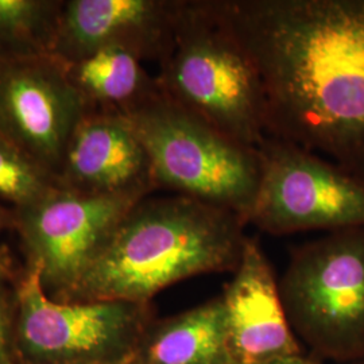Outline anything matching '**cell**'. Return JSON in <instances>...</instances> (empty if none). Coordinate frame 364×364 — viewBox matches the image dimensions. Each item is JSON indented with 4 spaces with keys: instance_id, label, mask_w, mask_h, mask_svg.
Returning a JSON list of instances; mask_svg holds the SVG:
<instances>
[{
    "instance_id": "obj_10",
    "label": "cell",
    "mask_w": 364,
    "mask_h": 364,
    "mask_svg": "<svg viewBox=\"0 0 364 364\" xmlns=\"http://www.w3.org/2000/svg\"><path fill=\"white\" fill-rule=\"evenodd\" d=\"M181 0H65L53 57L75 61L115 48L158 65L174 43Z\"/></svg>"
},
{
    "instance_id": "obj_18",
    "label": "cell",
    "mask_w": 364,
    "mask_h": 364,
    "mask_svg": "<svg viewBox=\"0 0 364 364\" xmlns=\"http://www.w3.org/2000/svg\"><path fill=\"white\" fill-rule=\"evenodd\" d=\"M263 364H321V359L316 358L312 353L311 355L299 353V355H290V356L273 359Z\"/></svg>"
},
{
    "instance_id": "obj_11",
    "label": "cell",
    "mask_w": 364,
    "mask_h": 364,
    "mask_svg": "<svg viewBox=\"0 0 364 364\" xmlns=\"http://www.w3.org/2000/svg\"><path fill=\"white\" fill-rule=\"evenodd\" d=\"M220 297L232 364H263L302 353L287 320L273 264L257 239L247 237Z\"/></svg>"
},
{
    "instance_id": "obj_14",
    "label": "cell",
    "mask_w": 364,
    "mask_h": 364,
    "mask_svg": "<svg viewBox=\"0 0 364 364\" xmlns=\"http://www.w3.org/2000/svg\"><path fill=\"white\" fill-rule=\"evenodd\" d=\"M58 63L87 111L122 114L159 91L156 78L146 72L142 61L122 49L108 48Z\"/></svg>"
},
{
    "instance_id": "obj_21",
    "label": "cell",
    "mask_w": 364,
    "mask_h": 364,
    "mask_svg": "<svg viewBox=\"0 0 364 364\" xmlns=\"http://www.w3.org/2000/svg\"><path fill=\"white\" fill-rule=\"evenodd\" d=\"M68 364H127L126 362H87V363H68Z\"/></svg>"
},
{
    "instance_id": "obj_16",
    "label": "cell",
    "mask_w": 364,
    "mask_h": 364,
    "mask_svg": "<svg viewBox=\"0 0 364 364\" xmlns=\"http://www.w3.org/2000/svg\"><path fill=\"white\" fill-rule=\"evenodd\" d=\"M57 180L0 135V201L14 210L26 208L49 195Z\"/></svg>"
},
{
    "instance_id": "obj_22",
    "label": "cell",
    "mask_w": 364,
    "mask_h": 364,
    "mask_svg": "<svg viewBox=\"0 0 364 364\" xmlns=\"http://www.w3.org/2000/svg\"><path fill=\"white\" fill-rule=\"evenodd\" d=\"M343 364H364V358H360V359H358V360H352V362H348V363Z\"/></svg>"
},
{
    "instance_id": "obj_2",
    "label": "cell",
    "mask_w": 364,
    "mask_h": 364,
    "mask_svg": "<svg viewBox=\"0 0 364 364\" xmlns=\"http://www.w3.org/2000/svg\"><path fill=\"white\" fill-rule=\"evenodd\" d=\"M246 225L232 210L198 198L147 196L119 220L66 301L150 304L183 279L234 273Z\"/></svg>"
},
{
    "instance_id": "obj_9",
    "label": "cell",
    "mask_w": 364,
    "mask_h": 364,
    "mask_svg": "<svg viewBox=\"0 0 364 364\" xmlns=\"http://www.w3.org/2000/svg\"><path fill=\"white\" fill-rule=\"evenodd\" d=\"M85 112L57 58L0 61V135L55 180Z\"/></svg>"
},
{
    "instance_id": "obj_12",
    "label": "cell",
    "mask_w": 364,
    "mask_h": 364,
    "mask_svg": "<svg viewBox=\"0 0 364 364\" xmlns=\"http://www.w3.org/2000/svg\"><path fill=\"white\" fill-rule=\"evenodd\" d=\"M61 188L85 195L156 191L141 141L117 112L87 111L80 119L57 176Z\"/></svg>"
},
{
    "instance_id": "obj_1",
    "label": "cell",
    "mask_w": 364,
    "mask_h": 364,
    "mask_svg": "<svg viewBox=\"0 0 364 364\" xmlns=\"http://www.w3.org/2000/svg\"><path fill=\"white\" fill-rule=\"evenodd\" d=\"M255 66L266 134L364 183V0H209Z\"/></svg>"
},
{
    "instance_id": "obj_20",
    "label": "cell",
    "mask_w": 364,
    "mask_h": 364,
    "mask_svg": "<svg viewBox=\"0 0 364 364\" xmlns=\"http://www.w3.org/2000/svg\"><path fill=\"white\" fill-rule=\"evenodd\" d=\"M9 274H10V262L7 259L6 254L0 251V287L3 285V282L9 277Z\"/></svg>"
},
{
    "instance_id": "obj_15",
    "label": "cell",
    "mask_w": 364,
    "mask_h": 364,
    "mask_svg": "<svg viewBox=\"0 0 364 364\" xmlns=\"http://www.w3.org/2000/svg\"><path fill=\"white\" fill-rule=\"evenodd\" d=\"M63 0H0V61L53 57Z\"/></svg>"
},
{
    "instance_id": "obj_3",
    "label": "cell",
    "mask_w": 364,
    "mask_h": 364,
    "mask_svg": "<svg viewBox=\"0 0 364 364\" xmlns=\"http://www.w3.org/2000/svg\"><path fill=\"white\" fill-rule=\"evenodd\" d=\"M156 78L171 100L236 142L258 150L267 136L259 75L209 0H181L174 43Z\"/></svg>"
},
{
    "instance_id": "obj_13",
    "label": "cell",
    "mask_w": 364,
    "mask_h": 364,
    "mask_svg": "<svg viewBox=\"0 0 364 364\" xmlns=\"http://www.w3.org/2000/svg\"><path fill=\"white\" fill-rule=\"evenodd\" d=\"M127 364H232L221 297L149 324Z\"/></svg>"
},
{
    "instance_id": "obj_7",
    "label": "cell",
    "mask_w": 364,
    "mask_h": 364,
    "mask_svg": "<svg viewBox=\"0 0 364 364\" xmlns=\"http://www.w3.org/2000/svg\"><path fill=\"white\" fill-rule=\"evenodd\" d=\"M19 335L28 355L53 362H126L149 326V304L54 301L30 263L16 289Z\"/></svg>"
},
{
    "instance_id": "obj_8",
    "label": "cell",
    "mask_w": 364,
    "mask_h": 364,
    "mask_svg": "<svg viewBox=\"0 0 364 364\" xmlns=\"http://www.w3.org/2000/svg\"><path fill=\"white\" fill-rule=\"evenodd\" d=\"M144 192L85 195L57 186L26 208L16 209L15 228L45 291L68 297L97 250Z\"/></svg>"
},
{
    "instance_id": "obj_5",
    "label": "cell",
    "mask_w": 364,
    "mask_h": 364,
    "mask_svg": "<svg viewBox=\"0 0 364 364\" xmlns=\"http://www.w3.org/2000/svg\"><path fill=\"white\" fill-rule=\"evenodd\" d=\"M279 293L296 338L316 358L338 364L364 358V227L296 248Z\"/></svg>"
},
{
    "instance_id": "obj_17",
    "label": "cell",
    "mask_w": 364,
    "mask_h": 364,
    "mask_svg": "<svg viewBox=\"0 0 364 364\" xmlns=\"http://www.w3.org/2000/svg\"><path fill=\"white\" fill-rule=\"evenodd\" d=\"M6 329H7V304L0 287V364H7L4 362Z\"/></svg>"
},
{
    "instance_id": "obj_4",
    "label": "cell",
    "mask_w": 364,
    "mask_h": 364,
    "mask_svg": "<svg viewBox=\"0 0 364 364\" xmlns=\"http://www.w3.org/2000/svg\"><path fill=\"white\" fill-rule=\"evenodd\" d=\"M144 147L156 189L230 209L247 224L259 185L257 149L156 92L120 114Z\"/></svg>"
},
{
    "instance_id": "obj_19",
    "label": "cell",
    "mask_w": 364,
    "mask_h": 364,
    "mask_svg": "<svg viewBox=\"0 0 364 364\" xmlns=\"http://www.w3.org/2000/svg\"><path fill=\"white\" fill-rule=\"evenodd\" d=\"M15 227V213L13 208H9L4 203L0 201V231Z\"/></svg>"
},
{
    "instance_id": "obj_6",
    "label": "cell",
    "mask_w": 364,
    "mask_h": 364,
    "mask_svg": "<svg viewBox=\"0 0 364 364\" xmlns=\"http://www.w3.org/2000/svg\"><path fill=\"white\" fill-rule=\"evenodd\" d=\"M247 224L270 235L364 227V183L299 146L266 136Z\"/></svg>"
}]
</instances>
